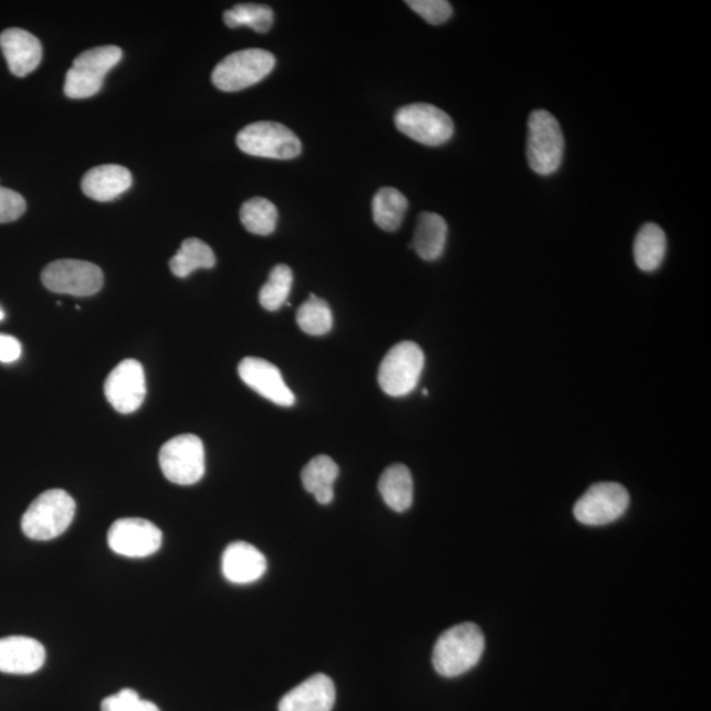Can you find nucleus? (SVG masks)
<instances>
[{
	"mask_svg": "<svg viewBox=\"0 0 711 711\" xmlns=\"http://www.w3.org/2000/svg\"><path fill=\"white\" fill-rule=\"evenodd\" d=\"M483 650L485 638L480 627L475 623L457 625L438 639L432 664L443 677L462 676L476 667Z\"/></svg>",
	"mask_w": 711,
	"mask_h": 711,
	"instance_id": "1",
	"label": "nucleus"
},
{
	"mask_svg": "<svg viewBox=\"0 0 711 711\" xmlns=\"http://www.w3.org/2000/svg\"><path fill=\"white\" fill-rule=\"evenodd\" d=\"M73 497L61 489L44 491L22 518V529L32 540L47 541L62 535L74 520Z\"/></svg>",
	"mask_w": 711,
	"mask_h": 711,
	"instance_id": "2",
	"label": "nucleus"
},
{
	"mask_svg": "<svg viewBox=\"0 0 711 711\" xmlns=\"http://www.w3.org/2000/svg\"><path fill=\"white\" fill-rule=\"evenodd\" d=\"M564 135L552 114L536 109L529 115L527 160L536 174L549 176L558 172L564 158Z\"/></svg>",
	"mask_w": 711,
	"mask_h": 711,
	"instance_id": "3",
	"label": "nucleus"
},
{
	"mask_svg": "<svg viewBox=\"0 0 711 711\" xmlns=\"http://www.w3.org/2000/svg\"><path fill=\"white\" fill-rule=\"evenodd\" d=\"M121 57V49L115 45L83 51L68 70L65 95L70 100H86L98 94L106 74L120 62Z\"/></svg>",
	"mask_w": 711,
	"mask_h": 711,
	"instance_id": "4",
	"label": "nucleus"
},
{
	"mask_svg": "<svg viewBox=\"0 0 711 711\" xmlns=\"http://www.w3.org/2000/svg\"><path fill=\"white\" fill-rule=\"evenodd\" d=\"M276 57L264 49L235 51L217 65L212 71V83L222 92H241L256 85L271 73Z\"/></svg>",
	"mask_w": 711,
	"mask_h": 711,
	"instance_id": "5",
	"label": "nucleus"
},
{
	"mask_svg": "<svg viewBox=\"0 0 711 711\" xmlns=\"http://www.w3.org/2000/svg\"><path fill=\"white\" fill-rule=\"evenodd\" d=\"M424 368V353L417 342L403 341L386 353L378 370L381 389L391 397L416 391Z\"/></svg>",
	"mask_w": 711,
	"mask_h": 711,
	"instance_id": "6",
	"label": "nucleus"
},
{
	"mask_svg": "<svg viewBox=\"0 0 711 711\" xmlns=\"http://www.w3.org/2000/svg\"><path fill=\"white\" fill-rule=\"evenodd\" d=\"M238 150L250 156L292 160L299 158L302 144L292 129L276 121H256L237 133Z\"/></svg>",
	"mask_w": 711,
	"mask_h": 711,
	"instance_id": "7",
	"label": "nucleus"
},
{
	"mask_svg": "<svg viewBox=\"0 0 711 711\" xmlns=\"http://www.w3.org/2000/svg\"><path fill=\"white\" fill-rule=\"evenodd\" d=\"M160 467L173 483L194 485L202 480L206 471V454L202 441L186 434L171 439L161 447Z\"/></svg>",
	"mask_w": 711,
	"mask_h": 711,
	"instance_id": "8",
	"label": "nucleus"
},
{
	"mask_svg": "<svg viewBox=\"0 0 711 711\" xmlns=\"http://www.w3.org/2000/svg\"><path fill=\"white\" fill-rule=\"evenodd\" d=\"M394 120L400 132L429 147L445 144L455 131L451 116L429 103H413L399 108Z\"/></svg>",
	"mask_w": 711,
	"mask_h": 711,
	"instance_id": "9",
	"label": "nucleus"
},
{
	"mask_svg": "<svg viewBox=\"0 0 711 711\" xmlns=\"http://www.w3.org/2000/svg\"><path fill=\"white\" fill-rule=\"evenodd\" d=\"M630 505L629 491L617 482H599L586 490L574 505L573 514L586 526L616 522Z\"/></svg>",
	"mask_w": 711,
	"mask_h": 711,
	"instance_id": "10",
	"label": "nucleus"
},
{
	"mask_svg": "<svg viewBox=\"0 0 711 711\" xmlns=\"http://www.w3.org/2000/svg\"><path fill=\"white\" fill-rule=\"evenodd\" d=\"M44 287L50 292L90 296L103 287V273L95 264L82 260H57L42 273Z\"/></svg>",
	"mask_w": 711,
	"mask_h": 711,
	"instance_id": "11",
	"label": "nucleus"
},
{
	"mask_svg": "<svg viewBox=\"0 0 711 711\" xmlns=\"http://www.w3.org/2000/svg\"><path fill=\"white\" fill-rule=\"evenodd\" d=\"M107 539L115 553L140 559L159 551L163 545V533L150 521L123 518L109 527Z\"/></svg>",
	"mask_w": 711,
	"mask_h": 711,
	"instance_id": "12",
	"label": "nucleus"
},
{
	"mask_svg": "<svg viewBox=\"0 0 711 711\" xmlns=\"http://www.w3.org/2000/svg\"><path fill=\"white\" fill-rule=\"evenodd\" d=\"M105 394L109 404L120 413H131L144 404L147 385L144 368L127 359L108 374Z\"/></svg>",
	"mask_w": 711,
	"mask_h": 711,
	"instance_id": "13",
	"label": "nucleus"
},
{
	"mask_svg": "<svg viewBox=\"0 0 711 711\" xmlns=\"http://www.w3.org/2000/svg\"><path fill=\"white\" fill-rule=\"evenodd\" d=\"M238 376L250 389L278 406L290 407L295 404V396L284 383L282 373L269 361L258 358H245L237 368Z\"/></svg>",
	"mask_w": 711,
	"mask_h": 711,
	"instance_id": "14",
	"label": "nucleus"
},
{
	"mask_svg": "<svg viewBox=\"0 0 711 711\" xmlns=\"http://www.w3.org/2000/svg\"><path fill=\"white\" fill-rule=\"evenodd\" d=\"M268 562L255 546L245 541L232 543L222 556V572L232 584L256 583L267 572Z\"/></svg>",
	"mask_w": 711,
	"mask_h": 711,
	"instance_id": "15",
	"label": "nucleus"
},
{
	"mask_svg": "<svg viewBox=\"0 0 711 711\" xmlns=\"http://www.w3.org/2000/svg\"><path fill=\"white\" fill-rule=\"evenodd\" d=\"M335 701L336 689L331 678L316 674L284 695L278 711H333Z\"/></svg>",
	"mask_w": 711,
	"mask_h": 711,
	"instance_id": "16",
	"label": "nucleus"
},
{
	"mask_svg": "<svg viewBox=\"0 0 711 711\" xmlns=\"http://www.w3.org/2000/svg\"><path fill=\"white\" fill-rule=\"evenodd\" d=\"M44 645L28 637L0 639V672L10 675H31L45 663Z\"/></svg>",
	"mask_w": 711,
	"mask_h": 711,
	"instance_id": "17",
	"label": "nucleus"
},
{
	"mask_svg": "<svg viewBox=\"0 0 711 711\" xmlns=\"http://www.w3.org/2000/svg\"><path fill=\"white\" fill-rule=\"evenodd\" d=\"M0 48H2L11 73L21 77V79L36 70L42 62V44L28 31L5 30L0 34Z\"/></svg>",
	"mask_w": 711,
	"mask_h": 711,
	"instance_id": "18",
	"label": "nucleus"
},
{
	"mask_svg": "<svg viewBox=\"0 0 711 711\" xmlns=\"http://www.w3.org/2000/svg\"><path fill=\"white\" fill-rule=\"evenodd\" d=\"M132 186V174L125 166L102 165L89 171L82 179V191L98 202H109Z\"/></svg>",
	"mask_w": 711,
	"mask_h": 711,
	"instance_id": "19",
	"label": "nucleus"
},
{
	"mask_svg": "<svg viewBox=\"0 0 711 711\" xmlns=\"http://www.w3.org/2000/svg\"><path fill=\"white\" fill-rule=\"evenodd\" d=\"M448 225L444 218L434 212L420 213L412 248L424 261H435L444 254L447 243Z\"/></svg>",
	"mask_w": 711,
	"mask_h": 711,
	"instance_id": "20",
	"label": "nucleus"
},
{
	"mask_svg": "<svg viewBox=\"0 0 711 711\" xmlns=\"http://www.w3.org/2000/svg\"><path fill=\"white\" fill-rule=\"evenodd\" d=\"M381 497L394 512L404 513L412 505L413 482L409 468L394 464L385 469L378 481Z\"/></svg>",
	"mask_w": 711,
	"mask_h": 711,
	"instance_id": "21",
	"label": "nucleus"
},
{
	"mask_svg": "<svg viewBox=\"0 0 711 711\" xmlns=\"http://www.w3.org/2000/svg\"><path fill=\"white\" fill-rule=\"evenodd\" d=\"M338 476V464L325 455L310 461L301 475L303 488L313 494L320 505H329L334 501V483Z\"/></svg>",
	"mask_w": 711,
	"mask_h": 711,
	"instance_id": "22",
	"label": "nucleus"
},
{
	"mask_svg": "<svg viewBox=\"0 0 711 711\" xmlns=\"http://www.w3.org/2000/svg\"><path fill=\"white\" fill-rule=\"evenodd\" d=\"M667 254V237L657 224H644L638 232L633 243V257L638 268L643 271H655L661 268Z\"/></svg>",
	"mask_w": 711,
	"mask_h": 711,
	"instance_id": "23",
	"label": "nucleus"
},
{
	"mask_svg": "<svg viewBox=\"0 0 711 711\" xmlns=\"http://www.w3.org/2000/svg\"><path fill=\"white\" fill-rule=\"evenodd\" d=\"M374 223L384 231H397L404 222L409 200L394 187H383L372 203Z\"/></svg>",
	"mask_w": 711,
	"mask_h": 711,
	"instance_id": "24",
	"label": "nucleus"
},
{
	"mask_svg": "<svg viewBox=\"0 0 711 711\" xmlns=\"http://www.w3.org/2000/svg\"><path fill=\"white\" fill-rule=\"evenodd\" d=\"M217 257L210 245L197 237L186 238L170 263L172 273L178 278L189 277L194 270L215 267Z\"/></svg>",
	"mask_w": 711,
	"mask_h": 711,
	"instance_id": "25",
	"label": "nucleus"
},
{
	"mask_svg": "<svg viewBox=\"0 0 711 711\" xmlns=\"http://www.w3.org/2000/svg\"><path fill=\"white\" fill-rule=\"evenodd\" d=\"M241 221L248 232L258 236H269L277 228L278 211L270 200L256 197L242 206Z\"/></svg>",
	"mask_w": 711,
	"mask_h": 711,
	"instance_id": "26",
	"label": "nucleus"
},
{
	"mask_svg": "<svg viewBox=\"0 0 711 711\" xmlns=\"http://www.w3.org/2000/svg\"><path fill=\"white\" fill-rule=\"evenodd\" d=\"M293 270L288 265H277L271 269L267 283L260 290V305L268 312H277L287 305L293 288Z\"/></svg>",
	"mask_w": 711,
	"mask_h": 711,
	"instance_id": "27",
	"label": "nucleus"
},
{
	"mask_svg": "<svg viewBox=\"0 0 711 711\" xmlns=\"http://www.w3.org/2000/svg\"><path fill=\"white\" fill-rule=\"evenodd\" d=\"M224 23L230 28L249 27L257 34H267L273 25V10L265 4H237L224 12Z\"/></svg>",
	"mask_w": 711,
	"mask_h": 711,
	"instance_id": "28",
	"label": "nucleus"
},
{
	"mask_svg": "<svg viewBox=\"0 0 711 711\" xmlns=\"http://www.w3.org/2000/svg\"><path fill=\"white\" fill-rule=\"evenodd\" d=\"M296 323L303 333L312 336H322L331 331L334 316L331 307L325 300L312 294L296 312Z\"/></svg>",
	"mask_w": 711,
	"mask_h": 711,
	"instance_id": "29",
	"label": "nucleus"
},
{
	"mask_svg": "<svg viewBox=\"0 0 711 711\" xmlns=\"http://www.w3.org/2000/svg\"><path fill=\"white\" fill-rule=\"evenodd\" d=\"M102 711H161L156 704L141 700L132 689H123L102 702Z\"/></svg>",
	"mask_w": 711,
	"mask_h": 711,
	"instance_id": "30",
	"label": "nucleus"
},
{
	"mask_svg": "<svg viewBox=\"0 0 711 711\" xmlns=\"http://www.w3.org/2000/svg\"><path fill=\"white\" fill-rule=\"evenodd\" d=\"M412 11L422 16L427 23L441 25L448 22L452 12V5L447 0H410L406 2Z\"/></svg>",
	"mask_w": 711,
	"mask_h": 711,
	"instance_id": "31",
	"label": "nucleus"
},
{
	"mask_svg": "<svg viewBox=\"0 0 711 711\" xmlns=\"http://www.w3.org/2000/svg\"><path fill=\"white\" fill-rule=\"evenodd\" d=\"M25 209H27V203L21 194L0 186V223L18 221Z\"/></svg>",
	"mask_w": 711,
	"mask_h": 711,
	"instance_id": "32",
	"label": "nucleus"
},
{
	"mask_svg": "<svg viewBox=\"0 0 711 711\" xmlns=\"http://www.w3.org/2000/svg\"><path fill=\"white\" fill-rule=\"evenodd\" d=\"M22 356V345L14 336L0 334V363H15Z\"/></svg>",
	"mask_w": 711,
	"mask_h": 711,
	"instance_id": "33",
	"label": "nucleus"
},
{
	"mask_svg": "<svg viewBox=\"0 0 711 711\" xmlns=\"http://www.w3.org/2000/svg\"><path fill=\"white\" fill-rule=\"evenodd\" d=\"M4 316H5L4 312H3L2 307H0V322H2L4 319Z\"/></svg>",
	"mask_w": 711,
	"mask_h": 711,
	"instance_id": "34",
	"label": "nucleus"
}]
</instances>
